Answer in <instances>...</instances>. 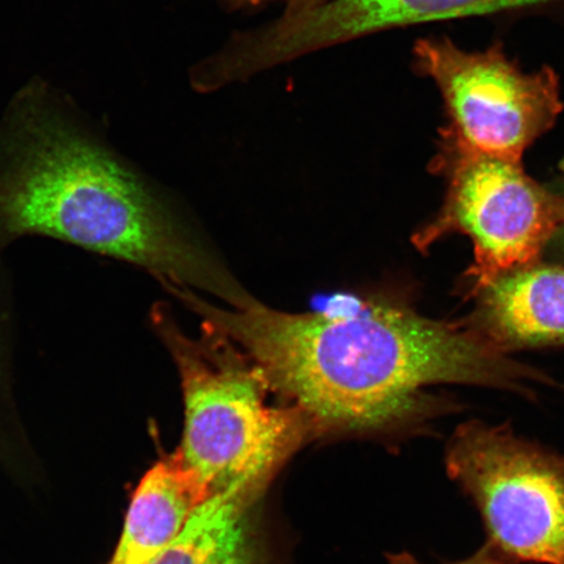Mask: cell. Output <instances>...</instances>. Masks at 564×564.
Masks as SVG:
<instances>
[{
	"label": "cell",
	"mask_w": 564,
	"mask_h": 564,
	"mask_svg": "<svg viewBox=\"0 0 564 564\" xmlns=\"http://www.w3.org/2000/svg\"><path fill=\"white\" fill-rule=\"evenodd\" d=\"M26 236L135 265L167 293L188 288L237 308L256 301L158 189L44 88L25 90L0 124V249Z\"/></svg>",
	"instance_id": "7a4b0ae2"
},
{
	"label": "cell",
	"mask_w": 564,
	"mask_h": 564,
	"mask_svg": "<svg viewBox=\"0 0 564 564\" xmlns=\"http://www.w3.org/2000/svg\"><path fill=\"white\" fill-rule=\"evenodd\" d=\"M482 293L484 327L497 347L564 341L563 268H519Z\"/></svg>",
	"instance_id": "ba28073f"
},
{
	"label": "cell",
	"mask_w": 564,
	"mask_h": 564,
	"mask_svg": "<svg viewBox=\"0 0 564 564\" xmlns=\"http://www.w3.org/2000/svg\"><path fill=\"white\" fill-rule=\"evenodd\" d=\"M227 2L235 7H256L265 3H284L286 6L285 12H300L328 2V0H227Z\"/></svg>",
	"instance_id": "4fadbf2b"
},
{
	"label": "cell",
	"mask_w": 564,
	"mask_h": 564,
	"mask_svg": "<svg viewBox=\"0 0 564 564\" xmlns=\"http://www.w3.org/2000/svg\"><path fill=\"white\" fill-rule=\"evenodd\" d=\"M151 327L171 352L185 403L183 462L215 494L243 484L264 489L308 435L319 432L297 405L268 404L270 383L228 336L203 324L186 335L172 308L158 302Z\"/></svg>",
	"instance_id": "3957f363"
},
{
	"label": "cell",
	"mask_w": 564,
	"mask_h": 564,
	"mask_svg": "<svg viewBox=\"0 0 564 564\" xmlns=\"http://www.w3.org/2000/svg\"><path fill=\"white\" fill-rule=\"evenodd\" d=\"M413 58L419 73L438 87L451 129L491 156L521 162L562 115L555 70L525 73L500 45L468 52L449 39H423L415 42Z\"/></svg>",
	"instance_id": "8992f818"
},
{
	"label": "cell",
	"mask_w": 564,
	"mask_h": 564,
	"mask_svg": "<svg viewBox=\"0 0 564 564\" xmlns=\"http://www.w3.org/2000/svg\"><path fill=\"white\" fill-rule=\"evenodd\" d=\"M435 169L446 175L443 207L413 237L420 251L451 232L475 243L469 276L474 293L505 273L534 263L549 239L564 225V196L549 192L525 174L521 162L491 156L441 130Z\"/></svg>",
	"instance_id": "277c9868"
},
{
	"label": "cell",
	"mask_w": 564,
	"mask_h": 564,
	"mask_svg": "<svg viewBox=\"0 0 564 564\" xmlns=\"http://www.w3.org/2000/svg\"><path fill=\"white\" fill-rule=\"evenodd\" d=\"M390 564H422L414 558L411 554H393L388 556ZM448 564H514L507 560L505 555L500 554L496 547L486 542V544L478 550L474 555L468 556L467 560L458 561Z\"/></svg>",
	"instance_id": "7c38bea8"
},
{
	"label": "cell",
	"mask_w": 564,
	"mask_h": 564,
	"mask_svg": "<svg viewBox=\"0 0 564 564\" xmlns=\"http://www.w3.org/2000/svg\"><path fill=\"white\" fill-rule=\"evenodd\" d=\"M262 491L238 484L215 494L151 564H256L247 510Z\"/></svg>",
	"instance_id": "9c48e42d"
},
{
	"label": "cell",
	"mask_w": 564,
	"mask_h": 564,
	"mask_svg": "<svg viewBox=\"0 0 564 564\" xmlns=\"http://www.w3.org/2000/svg\"><path fill=\"white\" fill-rule=\"evenodd\" d=\"M174 299L236 343L282 394L327 429L411 425L442 411L422 388L460 383L525 392L541 373L489 338L426 319L403 305L358 302L341 313L279 312L253 301L217 306L193 289Z\"/></svg>",
	"instance_id": "6da1fadb"
},
{
	"label": "cell",
	"mask_w": 564,
	"mask_h": 564,
	"mask_svg": "<svg viewBox=\"0 0 564 564\" xmlns=\"http://www.w3.org/2000/svg\"><path fill=\"white\" fill-rule=\"evenodd\" d=\"M212 497L214 492L187 467L180 451L154 464L133 492L121 540L108 564H151Z\"/></svg>",
	"instance_id": "52a82bcc"
},
{
	"label": "cell",
	"mask_w": 564,
	"mask_h": 564,
	"mask_svg": "<svg viewBox=\"0 0 564 564\" xmlns=\"http://www.w3.org/2000/svg\"><path fill=\"white\" fill-rule=\"evenodd\" d=\"M446 469L507 560L564 564V456L510 427L471 421L451 436Z\"/></svg>",
	"instance_id": "5b68a950"
},
{
	"label": "cell",
	"mask_w": 564,
	"mask_h": 564,
	"mask_svg": "<svg viewBox=\"0 0 564 564\" xmlns=\"http://www.w3.org/2000/svg\"><path fill=\"white\" fill-rule=\"evenodd\" d=\"M0 249V419L11 408L13 348H15V312L12 282Z\"/></svg>",
	"instance_id": "8fae6325"
},
{
	"label": "cell",
	"mask_w": 564,
	"mask_h": 564,
	"mask_svg": "<svg viewBox=\"0 0 564 564\" xmlns=\"http://www.w3.org/2000/svg\"><path fill=\"white\" fill-rule=\"evenodd\" d=\"M564 0H336L337 30L356 40L393 28L524 11H556Z\"/></svg>",
	"instance_id": "30bf717a"
}]
</instances>
